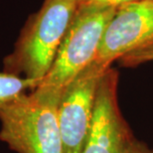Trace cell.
I'll return each instance as SVG.
<instances>
[{
  "mask_svg": "<svg viewBox=\"0 0 153 153\" xmlns=\"http://www.w3.org/2000/svg\"><path fill=\"white\" fill-rule=\"evenodd\" d=\"M78 0H44L21 30L3 72L40 84L51 69L75 14Z\"/></svg>",
  "mask_w": 153,
  "mask_h": 153,
  "instance_id": "6da1fadb",
  "label": "cell"
},
{
  "mask_svg": "<svg viewBox=\"0 0 153 153\" xmlns=\"http://www.w3.org/2000/svg\"><path fill=\"white\" fill-rule=\"evenodd\" d=\"M62 94L39 90L0 109V141L16 153H64L58 118Z\"/></svg>",
  "mask_w": 153,
  "mask_h": 153,
  "instance_id": "7a4b0ae2",
  "label": "cell"
},
{
  "mask_svg": "<svg viewBox=\"0 0 153 153\" xmlns=\"http://www.w3.org/2000/svg\"><path fill=\"white\" fill-rule=\"evenodd\" d=\"M117 8L78 7L47 75L35 90L62 94L97 57L105 30Z\"/></svg>",
  "mask_w": 153,
  "mask_h": 153,
  "instance_id": "3957f363",
  "label": "cell"
},
{
  "mask_svg": "<svg viewBox=\"0 0 153 153\" xmlns=\"http://www.w3.org/2000/svg\"><path fill=\"white\" fill-rule=\"evenodd\" d=\"M108 68L94 61L63 91L58 118L64 153H82L93 122L97 91Z\"/></svg>",
  "mask_w": 153,
  "mask_h": 153,
  "instance_id": "277c9868",
  "label": "cell"
},
{
  "mask_svg": "<svg viewBox=\"0 0 153 153\" xmlns=\"http://www.w3.org/2000/svg\"><path fill=\"white\" fill-rule=\"evenodd\" d=\"M153 45V0H138L116 9L103 33L94 62L111 68L114 61Z\"/></svg>",
  "mask_w": 153,
  "mask_h": 153,
  "instance_id": "5b68a950",
  "label": "cell"
},
{
  "mask_svg": "<svg viewBox=\"0 0 153 153\" xmlns=\"http://www.w3.org/2000/svg\"><path fill=\"white\" fill-rule=\"evenodd\" d=\"M118 73L111 67L100 78L93 122L82 153H123L135 138L117 100Z\"/></svg>",
  "mask_w": 153,
  "mask_h": 153,
  "instance_id": "8992f818",
  "label": "cell"
},
{
  "mask_svg": "<svg viewBox=\"0 0 153 153\" xmlns=\"http://www.w3.org/2000/svg\"><path fill=\"white\" fill-rule=\"evenodd\" d=\"M38 82L22 76L0 72V109L21 94L34 91Z\"/></svg>",
  "mask_w": 153,
  "mask_h": 153,
  "instance_id": "52a82bcc",
  "label": "cell"
},
{
  "mask_svg": "<svg viewBox=\"0 0 153 153\" xmlns=\"http://www.w3.org/2000/svg\"><path fill=\"white\" fill-rule=\"evenodd\" d=\"M118 61L123 67H137L141 64L151 62L153 61V45L131 52Z\"/></svg>",
  "mask_w": 153,
  "mask_h": 153,
  "instance_id": "ba28073f",
  "label": "cell"
},
{
  "mask_svg": "<svg viewBox=\"0 0 153 153\" xmlns=\"http://www.w3.org/2000/svg\"><path fill=\"white\" fill-rule=\"evenodd\" d=\"M138 1V0H78L79 7L85 8H118L127 3Z\"/></svg>",
  "mask_w": 153,
  "mask_h": 153,
  "instance_id": "9c48e42d",
  "label": "cell"
},
{
  "mask_svg": "<svg viewBox=\"0 0 153 153\" xmlns=\"http://www.w3.org/2000/svg\"><path fill=\"white\" fill-rule=\"evenodd\" d=\"M123 153H153V147H150L147 143L134 138Z\"/></svg>",
  "mask_w": 153,
  "mask_h": 153,
  "instance_id": "30bf717a",
  "label": "cell"
}]
</instances>
